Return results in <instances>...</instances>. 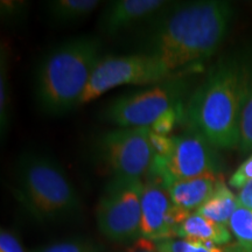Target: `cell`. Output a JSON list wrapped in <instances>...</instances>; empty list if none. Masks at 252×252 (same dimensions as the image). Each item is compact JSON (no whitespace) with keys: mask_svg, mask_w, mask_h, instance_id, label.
<instances>
[{"mask_svg":"<svg viewBox=\"0 0 252 252\" xmlns=\"http://www.w3.org/2000/svg\"><path fill=\"white\" fill-rule=\"evenodd\" d=\"M174 147L166 159L154 158L147 174L160 179L166 186L174 181L203 175H220L222 160L216 147L194 128L173 137Z\"/></svg>","mask_w":252,"mask_h":252,"instance_id":"cell-8","label":"cell"},{"mask_svg":"<svg viewBox=\"0 0 252 252\" xmlns=\"http://www.w3.org/2000/svg\"><path fill=\"white\" fill-rule=\"evenodd\" d=\"M30 252H102V249L90 239L70 238L40 247Z\"/></svg>","mask_w":252,"mask_h":252,"instance_id":"cell-19","label":"cell"},{"mask_svg":"<svg viewBox=\"0 0 252 252\" xmlns=\"http://www.w3.org/2000/svg\"><path fill=\"white\" fill-rule=\"evenodd\" d=\"M237 208V197L230 190L222 178L217 182L212 196L208 198L195 213L200 214V215L207 217V219L216 223L229 225V220Z\"/></svg>","mask_w":252,"mask_h":252,"instance_id":"cell-15","label":"cell"},{"mask_svg":"<svg viewBox=\"0 0 252 252\" xmlns=\"http://www.w3.org/2000/svg\"><path fill=\"white\" fill-rule=\"evenodd\" d=\"M236 197H237L239 207L252 210V181L245 185L244 187L238 189V193L236 195Z\"/></svg>","mask_w":252,"mask_h":252,"instance_id":"cell-26","label":"cell"},{"mask_svg":"<svg viewBox=\"0 0 252 252\" xmlns=\"http://www.w3.org/2000/svg\"><path fill=\"white\" fill-rule=\"evenodd\" d=\"M186 87L185 78L173 77L121 94L104 108L100 117L122 128H151L163 113L180 105Z\"/></svg>","mask_w":252,"mask_h":252,"instance_id":"cell-6","label":"cell"},{"mask_svg":"<svg viewBox=\"0 0 252 252\" xmlns=\"http://www.w3.org/2000/svg\"><path fill=\"white\" fill-rule=\"evenodd\" d=\"M228 226L236 239V251L252 252V210L238 206Z\"/></svg>","mask_w":252,"mask_h":252,"instance_id":"cell-17","label":"cell"},{"mask_svg":"<svg viewBox=\"0 0 252 252\" xmlns=\"http://www.w3.org/2000/svg\"><path fill=\"white\" fill-rule=\"evenodd\" d=\"M150 140L154 154L158 158L166 159L171 156L173 147H174V140H173V135H162L158 134L156 132L151 130L150 132Z\"/></svg>","mask_w":252,"mask_h":252,"instance_id":"cell-22","label":"cell"},{"mask_svg":"<svg viewBox=\"0 0 252 252\" xmlns=\"http://www.w3.org/2000/svg\"><path fill=\"white\" fill-rule=\"evenodd\" d=\"M175 238L210 242L220 247H225L231 243L232 235L228 225L214 222L194 212L179 225Z\"/></svg>","mask_w":252,"mask_h":252,"instance_id":"cell-13","label":"cell"},{"mask_svg":"<svg viewBox=\"0 0 252 252\" xmlns=\"http://www.w3.org/2000/svg\"><path fill=\"white\" fill-rule=\"evenodd\" d=\"M238 151L242 156L252 153V71L249 74L247 91L241 113V131H239Z\"/></svg>","mask_w":252,"mask_h":252,"instance_id":"cell-18","label":"cell"},{"mask_svg":"<svg viewBox=\"0 0 252 252\" xmlns=\"http://www.w3.org/2000/svg\"><path fill=\"white\" fill-rule=\"evenodd\" d=\"M11 122V89L8 77V48L1 43L0 50V133L4 139Z\"/></svg>","mask_w":252,"mask_h":252,"instance_id":"cell-16","label":"cell"},{"mask_svg":"<svg viewBox=\"0 0 252 252\" xmlns=\"http://www.w3.org/2000/svg\"><path fill=\"white\" fill-rule=\"evenodd\" d=\"M0 252H25L14 232L2 229L0 232Z\"/></svg>","mask_w":252,"mask_h":252,"instance_id":"cell-24","label":"cell"},{"mask_svg":"<svg viewBox=\"0 0 252 252\" xmlns=\"http://www.w3.org/2000/svg\"><path fill=\"white\" fill-rule=\"evenodd\" d=\"M222 175H203L174 181L167 185L169 196L176 207L191 213L212 196Z\"/></svg>","mask_w":252,"mask_h":252,"instance_id":"cell-12","label":"cell"},{"mask_svg":"<svg viewBox=\"0 0 252 252\" xmlns=\"http://www.w3.org/2000/svg\"><path fill=\"white\" fill-rule=\"evenodd\" d=\"M151 128H115L103 133L96 143V154L112 176L141 178L150 172L154 151Z\"/></svg>","mask_w":252,"mask_h":252,"instance_id":"cell-9","label":"cell"},{"mask_svg":"<svg viewBox=\"0 0 252 252\" xmlns=\"http://www.w3.org/2000/svg\"><path fill=\"white\" fill-rule=\"evenodd\" d=\"M191 213L173 203L167 186L149 175L141 200L140 236L154 242L175 238L176 230Z\"/></svg>","mask_w":252,"mask_h":252,"instance_id":"cell-10","label":"cell"},{"mask_svg":"<svg viewBox=\"0 0 252 252\" xmlns=\"http://www.w3.org/2000/svg\"><path fill=\"white\" fill-rule=\"evenodd\" d=\"M252 181V153L249 156L241 166L232 173L229 179V185L232 188L241 189L245 185Z\"/></svg>","mask_w":252,"mask_h":252,"instance_id":"cell-23","label":"cell"},{"mask_svg":"<svg viewBox=\"0 0 252 252\" xmlns=\"http://www.w3.org/2000/svg\"><path fill=\"white\" fill-rule=\"evenodd\" d=\"M123 252H160V250L157 242L140 237L133 243L128 244Z\"/></svg>","mask_w":252,"mask_h":252,"instance_id":"cell-25","label":"cell"},{"mask_svg":"<svg viewBox=\"0 0 252 252\" xmlns=\"http://www.w3.org/2000/svg\"><path fill=\"white\" fill-rule=\"evenodd\" d=\"M181 111H180V105L176 106V108H173L168 111L163 113V115L160 117L158 121L154 123L151 127V130L156 132L158 134L162 135H171L173 128L175 127L176 123H178V119L180 117Z\"/></svg>","mask_w":252,"mask_h":252,"instance_id":"cell-21","label":"cell"},{"mask_svg":"<svg viewBox=\"0 0 252 252\" xmlns=\"http://www.w3.org/2000/svg\"><path fill=\"white\" fill-rule=\"evenodd\" d=\"M173 77L174 72L153 56L141 53L123 56L104 55L94 68L80 106L93 102L116 87L153 86Z\"/></svg>","mask_w":252,"mask_h":252,"instance_id":"cell-7","label":"cell"},{"mask_svg":"<svg viewBox=\"0 0 252 252\" xmlns=\"http://www.w3.org/2000/svg\"><path fill=\"white\" fill-rule=\"evenodd\" d=\"M27 2L17 1V0H2L0 2L1 18L5 23L17 24L24 20L27 14Z\"/></svg>","mask_w":252,"mask_h":252,"instance_id":"cell-20","label":"cell"},{"mask_svg":"<svg viewBox=\"0 0 252 252\" xmlns=\"http://www.w3.org/2000/svg\"><path fill=\"white\" fill-rule=\"evenodd\" d=\"M248 80V71L239 61L222 59L188 100L185 117L189 126L217 150L238 149Z\"/></svg>","mask_w":252,"mask_h":252,"instance_id":"cell-2","label":"cell"},{"mask_svg":"<svg viewBox=\"0 0 252 252\" xmlns=\"http://www.w3.org/2000/svg\"><path fill=\"white\" fill-rule=\"evenodd\" d=\"M102 1L99 0H52L47 1L46 14L53 24L68 26L89 17Z\"/></svg>","mask_w":252,"mask_h":252,"instance_id":"cell-14","label":"cell"},{"mask_svg":"<svg viewBox=\"0 0 252 252\" xmlns=\"http://www.w3.org/2000/svg\"><path fill=\"white\" fill-rule=\"evenodd\" d=\"M102 42L81 35L63 41L40 60L34 77L37 108L48 116L70 112L80 102L93 72L103 58Z\"/></svg>","mask_w":252,"mask_h":252,"instance_id":"cell-3","label":"cell"},{"mask_svg":"<svg viewBox=\"0 0 252 252\" xmlns=\"http://www.w3.org/2000/svg\"><path fill=\"white\" fill-rule=\"evenodd\" d=\"M172 4L167 0H113L104 6L98 28L104 35H117L138 25L152 23Z\"/></svg>","mask_w":252,"mask_h":252,"instance_id":"cell-11","label":"cell"},{"mask_svg":"<svg viewBox=\"0 0 252 252\" xmlns=\"http://www.w3.org/2000/svg\"><path fill=\"white\" fill-rule=\"evenodd\" d=\"M234 6L222 0L174 2L149 24L141 54L153 56L172 72L207 61L228 34Z\"/></svg>","mask_w":252,"mask_h":252,"instance_id":"cell-1","label":"cell"},{"mask_svg":"<svg viewBox=\"0 0 252 252\" xmlns=\"http://www.w3.org/2000/svg\"><path fill=\"white\" fill-rule=\"evenodd\" d=\"M14 194L39 222L72 219L82 210V201L67 173L53 157L26 152L15 166Z\"/></svg>","mask_w":252,"mask_h":252,"instance_id":"cell-4","label":"cell"},{"mask_svg":"<svg viewBox=\"0 0 252 252\" xmlns=\"http://www.w3.org/2000/svg\"><path fill=\"white\" fill-rule=\"evenodd\" d=\"M143 178L112 176L106 182L96 210L100 234L109 241L131 244L140 238Z\"/></svg>","mask_w":252,"mask_h":252,"instance_id":"cell-5","label":"cell"}]
</instances>
